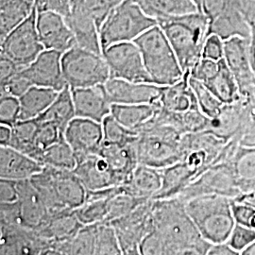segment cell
Returning a JSON list of instances; mask_svg holds the SVG:
<instances>
[{"label":"cell","mask_w":255,"mask_h":255,"mask_svg":"<svg viewBox=\"0 0 255 255\" xmlns=\"http://www.w3.org/2000/svg\"><path fill=\"white\" fill-rule=\"evenodd\" d=\"M110 223L117 233L122 255H141L140 245L153 226L152 200L140 204L126 216Z\"/></svg>","instance_id":"11"},{"label":"cell","mask_w":255,"mask_h":255,"mask_svg":"<svg viewBox=\"0 0 255 255\" xmlns=\"http://www.w3.org/2000/svg\"><path fill=\"white\" fill-rule=\"evenodd\" d=\"M11 138V127L8 125L0 126V146H8Z\"/></svg>","instance_id":"59"},{"label":"cell","mask_w":255,"mask_h":255,"mask_svg":"<svg viewBox=\"0 0 255 255\" xmlns=\"http://www.w3.org/2000/svg\"><path fill=\"white\" fill-rule=\"evenodd\" d=\"M62 52L45 49L30 64L22 68L24 74L32 85L47 87L57 92L62 91L67 85L64 80L62 67Z\"/></svg>","instance_id":"19"},{"label":"cell","mask_w":255,"mask_h":255,"mask_svg":"<svg viewBox=\"0 0 255 255\" xmlns=\"http://www.w3.org/2000/svg\"><path fill=\"white\" fill-rule=\"evenodd\" d=\"M227 242L239 255H242L247 248L255 243V230L236 223Z\"/></svg>","instance_id":"48"},{"label":"cell","mask_w":255,"mask_h":255,"mask_svg":"<svg viewBox=\"0 0 255 255\" xmlns=\"http://www.w3.org/2000/svg\"><path fill=\"white\" fill-rule=\"evenodd\" d=\"M240 145L247 146H255V115L250 122L246 130L240 140Z\"/></svg>","instance_id":"57"},{"label":"cell","mask_w":255,"mask_h":255,"mask_svg":"<svg viewBox=\"0 0 255 255\" xmlns=\"http://www.w3.org/2000/svg\"><path fill=\"white\" fill-rule=\"evenodd\" d=\"M20 120V101L18 98L5 95L0 98V123L12 127Z\"/></svg>","instance_id":"47"},{"label":"cell","mask_w":255,"mask_h":255,"mask_svg":"<svg viewBox=\"0 0 255 255\" xmlns=\"http://www.w3.org/2000/svg\"><path fill=\"white\" fill-rule=\"evenodd\" d=\"M185 208L201 237L211 244L227 242L236 225L232 199L204 195L185 201Z\"/></svg>","instance_id":"5"},{"label":"cell","mask_w":255,"mask_h":255,"mask_svg":"<svg viewBox=\"0 0 255 255\" xmlns=\"http://www.w3.org/2000/svg\"><path fill=\"white\" fill-rule=\"evenodd\" d=\"M24 68L19 66L9 57L1 53L0 54V86L5 85L9 80Z\"/></svg>","instance_id":"54"},{"label":"cell","mask_w":255,"mask_h":255,"mask_svg":"<svg viewBox=\"0 0 255 255\" xmlns=\"http://www.w3.org/2000/svg\"><path fill=\"white\" fill-rule=\"evenodd\" d=\"M232 210L237 224L255 230V206L232 199Z\"/></svg>","instance_id":"49"},{"label":"cell","mask_w":255,"mask_h":255,"mask_svg":"<svg viewBox=\"0 0 255 255\" xmlns=\"http://www.w3.org/2000/svg\"><path fill=\"white\" fill-rule=\"evenodd\" d=\"M82 226L74 210H61L50 212L46 222L36 231L54 246L71 239Z\"/></svg>","instance_id":"25"},{"label":"cell","mask_w":255,"mask_h":255,"mask_svg":"<svg viewBox=\"0 0 255 255\" xmlns=\"http://www.w3.org/2000/svg\"><path fill=\"white\" fill-rule=\"evenodd\" d=\"M251 40L236 36L224 41V60L237 81L242 99L255 105V77L250 56Z\"/></svg>","instance_id":"14"},{"label":"cell","mask_w":255,"mask_h":255,"mask_svg":"<svg viewBox=\"0 0 255 255\" xmlns=\"http://www.w3.org/2000/svg\"><path fill=\"white\" fill-rule=\"evenodd\" d=\"M219 63L218 72L204 84L224 104H231L242 100L237 81L224 58Z\"/></svg>","instance_id":"34"},{"label":"cell","mask_w":255,"mask_h":255,"mask_svg":"<svg viewBox=\"0 0 255 255\" xmlns=\"http://www.w3.org/2000/svg\"><path fill=\"white\" fill-rule=\"evenodd\" d=\"M0 255H53V245L36 230L0 226Z\"/></svg>","instance_id":"17"},{"label":"cell","mask_w":255,"mask_h":255,"mask_svg":"<svg viewBox=\"0 0 255 255\" xmlns=\"http://www.w3.org/2000/svg\"><path fill=\"white\" fill-rule=\"evenodd\" d=\"M36 8L24 22L13 28L1 41V53L6 55L21 67H26L35 61L45 50L38 35Z\"/></svg>","instance_id":"10"},{"label":"cell","mask_w":255,"mask_h":255,"mask_svg":"<svg viewBox=\"0 0 255 255\" xmlns=\"http://www.w3.org/2000/svg\"><path fill=\"white\" fill-rule=\"evenodd\" d=\"M240 10L255 38V0H240Z\"/></svg>","instance_id":"56"},{"label":"cell","mask_w":255,"mask_h":255,"mask_svg":"<svg viewBox=\"0 0 255 255\" xmlns=\"http://www.w3.org/2000/svg\"><path fill=\"white\" fill-rule=\"evenodd\" d=\"M102 55L109 65L111 78L153 83L146 71L142 53L134 42L114 44L103 50Z\"/></svg>","instance_id":"13"},{"label":"cell","mask_w":255,"mask_h":255,"mask_svg":"<svg viewBox=\"0 0 255 255\" xmlns=\"http://www.w3.org/2000/svg\"><path fill=\"white\" fill-rule=\"evenodd\" d=\"M135 140L126 145H112L103 142L100 151V155L109 164L110 168L118 178L120 185L127 181L139 164Z\"/></svg>","instance_id":"27"},{"label":"cell","mask_w":255,"mask_h":255,"mask_svg":"<svg viewBox=\"0 0 255 255\" xmlns=\"http://www.w3.org/2000/svg\"><path fill=\"white\" fill-rule=\"evenodd\" d=\"M250 56H251V64L253 67V71L255 77V38L253 37L251 40V46H250Z\"/></svg>","instance_id":"60"},{"label":"cell","mask_w":255,"mask_h":255,"mask_svg":"<svg viewBox=\"0 0 255 255\" xmlns=\"http://www.w3.org/2000/svg\"><path fill=\"white\" fill-rule=\"evenodd\" d=\"M201 0H195L197 6H198V8H199V10H200V6H201Z\"/></svg>","instance_id":"62"},{"label":"cell","mask_w":255,"mask_h":255,"mask_svg":"<svg viewBox=\"0 0 255 255\" xmlns=\"http://www.w3.org/2000/svg\"><path fill=\"white\" fill-rule=\"evenodd\" d=\"M64 138L73 149L77 162L100 154L103 145L102 124L91 119L76 117L64 130Z\"/></svg>","instance_id":"16"},{"label":"cell","mask_w":255,"mask_h":255,"mask_svg":"<svg viewBox=\"0 0 255 255\" xmlns=\"http://www.w3.org/2000/svg\"><path fill=\"white\" fill-rule=\"evenodd\" d=\"M62 67L64 80L71 89L104 84L111 78L109 65L103 55L79 46L64 52Z\"/></svg>","instance_id":"9"},{"label":"cell","mask_w":255,"mask_h":255,"mask_svg":"<svg viewBox=\"0 0 255 255\" xmlns=\"http://www.w3.org/2000/svg\"><path fill=\"white\" fill-rule=\"evenodd\" d=\"M188 82L197 98L201 112L209 119L216 118L220 113L224 103L219 101L203 82L192 78L190 75H188Z\"/></svg>","instance_id":"42"},{"label":"cell","mask_w":255,"mask_h":255,"mask_svg":"<svg viewBox=\"0 0 255 255\" xmlns=\"http://www.w3.org/2000/svg\"><path fill=\"white\" fill-rule=\"evenodd\" d=\"M202 58L217 62L222 60L224 58V41L216 34L207 37L202 49Z\"/></svg>","instance_id":"52"},{"label":"cell","mask_w":255,"mask_h":255,"mask_svg":"<svg viewBox=\"0 0 255 255\" xmlns=\"http://www.w3.org/2000/svg\"><path fill=\"white\" fill-rule=\"evenodd\" d=\"M44 165L32 157L10 146L0 147V178L13 181L29 180Z\"/></svg>","instance_id":"24"},{"label":"cell","mask_w":255,"mask_h":255,"mask_svg":"<svg viewBox=\"0 0 255 255\" xmlns=\"http://www.w3.org/2000/svg\"><path fill=\"white\" fill-rule=\"evenodd\" d=\"M96 255H121L122 251L115 228L108 222L95 224V253Z\"/></svg>","instance_id":"41"},{"label":"cell","mask_w":255,"mask_h":255,"mask_svg":"<svg viewBox=\"0 0 255 255\" xmlns=\"http://www.w3.org/2000/svg\"><path fill=\"white\" fill-rule=\"evenodd\" d=\"M6 1H8V0H0V4H3V3H5Z\"/></svg>","instance_id":"63"},{"label":"cell","mask_w":255,"mask_h":255,"mask_svg":"<svg viewBox=\"0 0 255 255\" xmlns=\"http://www.w3.org/2000/svg\"><path fill=\"white\" fill-rule=\"evenodd\" d=\"M35 9V0H8L0 4V42Z\"/></svg>","instance_id":"35"},{"label":"cell","mask_w":255,"mask_h":255,"mask_svg":"<svg viewBox=\"0 0 255 255\" xmlns=\"http://www.w3.org/2000/svg\"><path fill=\"white\" fill-rule=\"evenodd\" d=\"M71 12L90 18L96 23L99 30L111 10L122 0H70Z\"/></svg>","instance_id":"39"},{"label":"cell","mask_w":255,"mask_h":255,"mask_svg":"<svg viewBox=\"0 0 255 255\" xmlns=\"http://www.w3.org/2000/svg\"><path fill=\"white\" fill-rule=\"evenodd\" d=\"M18 201L17 181L0 180V203H10Z\"/></svg>","instance_id":"55"},{"label":"cell","mask_w":255,"mask_h":255,"mask_svg":"<svg viewBox=\"0 0 255 255\" xmlns=\"http://www.w3.org/2000/svg\"><path fill=\"white\" fill-rule=\"evenodd\" d=\"M216 34L223 41L232 37L252 39L251 28L240 10V0L232 4L218 18L209 23L208 36Z\"/></svg>","instance_id":"28"},{"label":"cell","mask_w":255,"mask_h":255,"mask_svg":"<svg viewBox=\"0 0 255 255\" xmlns=\"http://www.w3.org/2000/svg\"><path fill=\"white\" fill-rule=\"evenodd\" d=\"M183 134L175 128L148 120L137 131L135 140L138 164L164 169L180 161Z\"/></svg>","instance_id":"4"},{"label":"cell","mask_w":255,"mask_h":255,"mask_svg":"<svg viewBox=\"0 0 255 255\" xmlns=\"http://www.w3.org/2000/svg\"><path fill=\"white\" fill-rule=\"evenodd\" d=\"M152 230L141 245L142 255H204L211 243L201 237L180 198L152 200Z\"/></svg>","instance_id":"1"},{"label":"cell","mask_w":255,"mask_h":255,"mask_svg":"<svg viewBox=\"0 0 255 255\" xmlns=\"http://www.w3.org/2000/svg\"><path fill=\"white\" fill-rule=\"evenodd\" d=\"M152 18H168L200 11L195 0H134Z\"/></svg>","instance_id":"32"},{"label":"cell","mask_w":255,"mask_h":255,"mask_svg":"<svg viewBox=\"0 0 255 255\" xmlns=\"http://www.w3.org/2000/svg\"><path fill=\"white\" fill-rule=\"evenodd\" d=\"M75 118L76 114L72 99V92L71 88L66 85L62 91L59 92L58 97L48 107V109L35 119L40 122L49 121L55 123L64 133L67 125Z\"/></svg>","instance_id":"36"},{"label":"cell","mask_w":255,"mask_h":255,"mask_svg":"<svg viewBox=\"0 0 255 255\" xmlns=\"http://www.w3.org/2000/svg\"><path fill=\"white\" fill-rule=\"evenodd\" d=\"M226 161L231 164L241 194L255 192V146L239 145Z\"/></svg>","instance_id":"29"},{"label":"cell","mask_w":255,"mask_h":255,"mask_svg":"<svg viewBox=\"0 0 255 255\" xmlns=\"http://www.w3.org/2000/svg\"><path fill=\"white\" fill-rule=\"evenodd\" d=\"M104 88L112 104H152L160 101L164 86L110 78Z\"/></svg>","instance_id":"18"},{"label":"cell","mask_w":255,"mask_h":255,"mask_svg":"<svg viewBox=\"0 0 255 255\" xmlns=\"http://www.w3.org/2000/svg\"><path fill=\"white\" fill-rule=\"evenodd\" d=\"M145 200L137 199L127 193H119L114 196L108 201V214L105 222L110 223L115 219L126 216L132 210L135 209L140 204L146 202Z\"/></svg>","instance_id":"45"},{"label":"cell","mask_w":255,"mask_h":255,"mask_svg":"<svg viewBox=\"0 0 255 255\" xmlns=\"http://www.w3.org/2000/svg\"><path fill=\"white\" fill-rule=\"evenodd\" d=\"M255 115V105L244 99L235 103L224 104L219 115L210 119L205 129L220 139L230 142L241 137Z\"/></svg>","instance_id":"15"},{"label":"cell","mask_w":255,"mask_h":255,"mask_svg":"<svg viewBox=\"0 0 255 255\" xmlns=\"http://www.w3.org/2000/svg\"><path fill=\"white\" fill-rule=\"evenodd\" d=\"M37 12L53 11L66 17L71 12L70 0H35Z\"/></svg>","instance_id":"53"},{"label":"cell","mask_w":255,"mask_h":255,"mask_svg":"<svg viewBox=\"0 0 255 255\" xmlns=\"http://www.w3.org/2000/svg\"><path fill=\"white\" fill-rule=\"evenodd\" d=\"M133 42L142 53L146 71L153 83L168 86L183 79L185 73L173 47L159 25L150 27Z\"/></svg>","instance_id":"6"},{"label":"cell","mask_w":255,"mask_h":255,"mask_svg":"<svg viewBox=\"0 0 255 255\" xmlns=\"http://www.w3.org/2000/svg\"><path fill=\"white\" fill-rule=\"evenodd\" d=\"M65 21L73 31L77 46H81L97 54L102 55L100 30L90 18L70 12Z\"/></svg>","instance_id":"33"},{"label":"cell","mask_w":255,"mask_h":255,"mask_svg":"<svg viewBox=\"0 0 255 255\" xmlns=\"http://www.w3.org/2000/svg\"><path fill=\"white\" fill-rule=\"evenodd\" d=\"M242 255H255V242L242 253Z\"/></svg>","instance_id":"61"},{"label":"cell","mask_w":255,"mask_h":255,"mask_svg":"<svg viewBox=\"0 0 255 255\" xmlns=\"http://www.w3.org/2000/svg\"><path fill=\"white\" fill-rule=\"evenodd\" d=\"M38 122L36 119L19 120L11 127V138L9 146L28 155L39 162L36 147Z\"/></svg>","instance_id":"37"},{"label":"cell","mask_w":255,"mask_h":255,"mask_svg":"<svg viewBox=\"0 0 255 255\" xmlns=\"http://www.w3.org/2000/svg\"><path fill=\"white\" fill-rule=\"evenodd\" d=\"M204 195H219L235 199L241 195L228 161L211 165L178 196L182 201Z\"/></svg>","instance_id":"12"},{"label":"cell","mask_w":255,"mask_h":255,"mask_svg":"<svg viewBox=\"0 0 255 255\" xmlns=\"http://www.w3.org/2000/svg\"><path fill=\"white\" fill-rule=\"evenodd\" d=\"M103 142L112 145H126L136 139L137 133L121 125L113 116H107L102 121Z\"/></svg>","instance_id":"44"},{"label":"cell","mask_w":255,"mask_h":255,"mask_svg":"<svg viewBox=\"0 0 255 255\" xmlns=\"http://www.w3.org/2000/svg\"><path fill=\"white\" fill-rule=\"evenodd\" d=\"M110 199L111 198L86 200L82 206L74 210L75 214L83 225L105 222L108 214Z\"/></svg>","instance_id":"43"},{"label":"cell","mask_w":255,"mask_h":255,"mask_svg":"<svg viewBox=\"0 0 255 255\" xmlns=\"http://www.w3.org/2000/svg\"><path fill=\"white\" fill-rule=\"evenodd\" d=\"M38 35L45 49L66 52L77 46L73 31L63 15L53 11L37 12Z\"/></svg>","instance_id":"20"},{"label":"cell","mask_w":255,"mask_h":255,"mask_svg":"<svg viewBox=\"0 0 255 255\" xmlns=\"http://www.w3.org/2000/svg\"><path fill=\"white\" fill-rule=\"evenodd\" d=\"M32 86V83L29 82V80L20 70L5 85L0 86V92L1 96L10 95L19 99Z\"/></svg>","instance_id":"50"},{"label":"cell","mask_w":255,"mask_h":255,"mask_svg":"<svg viewBox=\"0 0 255 255\" xmlns=\"http://www.w3.org/2000/svg\"><path fill=\"white\" fill-rule=\"evenodd\" d=\"M59 92L54 89L32 86L23 96L20 101V120L35 119L41 116L53 103Z\"/></svg>","instance_id":"31"},{"label":"cell","mask_w":255,"mask_h":255,"mask_svg":"<svg viewBox=\"0 0 255 255\" xmlns=\"http://www.w3.org/2000/svg\"><path fill=\"white\" fill-rule=\"evenodd\" d=\"M219 62L206 59V58H201V60L192 68L189 75L192 78L199 80L204 83L218 72L219 67Z\"/></svg>","instance_id":"51"},{"label":"cell","mask_w":255,"mask_h":255,"mask_svg":"<svg viewBox=\"0 0 255 255\" xmlns=\"http://www.w3.org/2000/svg\"><path fill=\"white\" fill-rule=\"evenodd\" d=\"M189 72L172 85L164 86L161 108L153 120L175 128L182 134L205 130L210 119L200 109L197 98L188 82Z\"/></svg>","instance_id":"2"},{"label":"cell","mask_w":255,"mask_h":255,"mask_svg":"<svg viewBox=\"0 0 255 255\" xmlns=\"http://www.w3.org/2000/svg\"><path fill=\"white\" fill-rule=\"evenodd\" d=\"M209 255H238L239 254L236 252L232 247L230 246L228 242L212 244L210 247L208 254Z\"/></svg>","instance_id":"58"},{"label":"cell","mask_w":255,"mask_h":255,"mask_svg":"<svg viewBox=\"0 0 255 255\" xmlns=\"http://www.w3.org/2000/svg\"><path fill=\"white\" fill-rule=\"evenodd\" d=\"M38 129L36 134V147L39 152V162L42 152L48 146L58 142L62 137L64 136V131L58 127L55 123L49 121H38Z\"/></svg>","instance_id":"46"},{"label":"cell","mask_w":255,"mask_h":255,"mask_svg":"<svg viewBox=\"0 0 255 255\" xmlns=\"http://www.w3.org/2000/svg\"><path fill=\"white\" fill-rule=\"evenodd\" d=\"M95 224L83 225L71 239L53 246V255H94Z\"/></svg>","instance_id":"38"},{"label":"cell","mask_w":255,"mask_h":255,"mask_svg":"<svg viewBox=\"0 0 255 255\" xmlns=\"http://www.w3.org/2000/svg\"><path fill=\"white\" fill-rule=\"evenodd\" d=\"M40 163L44 166L73 170L77 165V159L72 147L64 136L42 152Z\"/></svg>","instance_id":"40"},{"label":"cell","mask_w":255,"mask_h":255,"mask_svg":"<svg viewBox=\"0 0 255 255\" xmlns=\"http://www.w3.org/2000/svg\"><path fill=\"white\" fill-rule=\"evenodd\" d=\"M164 30L184 73L202 58V49L208 37L209 19L201 11L157 20Z\"/></svg>","instance_id":"3"},{"label":"cell","mask_w":255,"mask_h":255,"mask_svg":"<svg viewBox=\"0 0 255 255\" xmlns=\"http://www.w3.org/2000/svg\"><path fill=\"white\" fill-rule=\"evenodd\" d=\"M87 191H98L119 186V180L101 155H93L77 162L73 169Z\"/></svg>","instance_id":"22"},{"label":"cell","mask_w":255,"mask_h":255,"mask_svg":"<svg viewBox=\"0 0 255 255\" xmlns=\"http://www.w3.org/2000/svg\"><path fill=\"white\" fill-rule=\"evenodd\" d=\"M158 25L134 0H122L111 10L100 30L102 52L107 47L122 42H133L150 27Z\"/></svg>","instance_id":"8"},{"label":"cell","mask_w":255,"mask_h":255,"mask_svg":"<svg viewBox=\"0 0 255 255\" xmlns=\"http://www.w3.org/2000/svg\"><path fill=\"white\" fill-rule=\"evenodd\" d=\"M32 184L50 211L75 210L86 200L87 190L73 170L44 166Z\"/></svg>","instance_id":"7"},{"label":"cell","mask_w":255,"mask_h":255,"mask_svg":"<svg viewBox=\"0 0 255 255\" xmlns=\"http://www.w3.org/2000/svg\"><path fill=\"white\" fill-rule=\"evenodd\" d=\"M161 101L152 104H112L111 116L128 129L137 131L161 108Z\"/></svg>","instance_id":"30"},{"label":"cell","mask_w":255,"mask_h":255,"mask_svg":"<svg viewBox=\"0 0 255 255\" xmlns=\"http://www.w3.org/2000/svg\"><path fill=\"white\" fill-rule=\"evenodd\" d=\"M17 190L23 226L32 230L40 228L46 222L50 211L29 180L17 181Z\"/></svg>","instance_id":"23"},{"label":"cell","mask_w":255,"mask_h":255,"mask_svg":"<svg viewBox=\"0 0 255 255\" xmlns=\"http://www.w3.org/2000/svg\"><path fill=\"white\" fill-rule=\"evenodd\" d=\"M162 171L154 167L138 164L126 182L121 184L124 193L137 199L149 201L162 187Z\"/></svg>","instance_id":"26"},{"label":"cell","mask_w":255,"mask_h":255,"mask_svg":"<svg viewBox=\"0 0 255 255\" xmlns=\"http://www.w3.org/2000/svg\"><path fill=\"white\" fill-rule=\"evenodd\" d=\"M76 117L102 123L111 115L112 103L108 100L104 84L71 89Z\"/></svg>","instance_id":"21"}]
</instances>
